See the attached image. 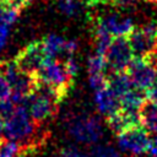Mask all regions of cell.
Returning a JSON list of instances; mask_svg holds the SVG:
<instances>
[{
    "label": "cell",
    "instance_id": "obj_22",
    "mask_svg": "<svg viewBox=\"0 0 157 157\" xmlns=\"http://www.w3.org/2000/svg\"><path fill=\"white\" fill-rule=\"evenodd\" d=\"M17 104L12 101V98H7V99H2L0 101V117L2 119H6L7 117H10L15 109H16Z\"/></svg>",
    "mask_w": 157,
    "mask_h": 157
},
{
    "label": "cell",
    "instance_id": "obj_27",
    "mask_svg": "<svg viewBox=\"0 0 157 157\" xmlns=\"http://www.w3.org/2000/svg\"><path fill=\"white\" fill-rule=\"evenodd\" d=\"M109 2L115 7L128 9V7H130L135 4V0H109Z\"/></svg>",
    "mask_w": 157,
    "mask_h": 157
},
{
    "label": "cell",
    "instance_id": "obj_2",
    "mask_svg": "<svg viewBox=\"0 0 157 157\" xmlns=\"http://www.w3.org/2000/svg\"><path fill=\"white\" fill-rule=\"evenodd\" d=\"M36 134V120L26 105H17L15 112L4 119V135L6 139L23 144L31 148V140Z\"/></svg>",
    "mask_w": 157,
    "mask_h": 157
},
{
    "label": "cell",
    "instance_id": "obj_6",
    "mask_svg": "<svg viewBox=\"0 0 157 157\" xmlns=\"http://www.w3.org/2000/svg\"><path fill=\"white\" fill-rule=\"evenodd\" d=\"M104 55L108 67L113 72H119L128 70L134 53L126 37H114Z\"/></svg>",
    "mask_w": 157,
    "mask_h": 157
},
{
    "label": "cell",
    "instance_id": "obj_33",
    "mask_svg": "<svg viewBox=\"0 0 157 157\" xmlns=\"http://www.w3.org/2000/svg\"><path fill=\"white\" fill-rule=\"evenodd\" d=\"M60 157H61V156H60Z\"/></svg>",
    "mask_w": 157,
    "mask_h": 157
},
{
    "label": "cell",
    "instance_id": "obj_19",
    "mask_svg": "<svg viewBox=\"0 0 157 157\" xmlns=\"http://www.w3.org/2000/svg\"><path fill=\"white\" fill-rule=\"evenodd\" d=\"M22 146L21 144L6 139L0 144V157H21Z\"/></svg>",
    "mask_w": 157,
    "mask_h": 157
},
{
    "label": "cell",
    "instance_id": "obj_31",
    "mask_svg": "<svg viewBox=\"0 0 157 157\" xmlns=\"http://www.w3.org/2000/svg\"><path fill=\"white\" fill-rule=\"evenodd\" d=\"M147 1H150V2H153V4H157V0H147Z\"/></svg>",
    "mask_w": 157,
    "mask_h": 157
},
{
    "label": "cell",
    "instance_id": "obj_28",
    "mask_svg": "<svg viewBox=\"0 0 157 157\" xmlns=\"http://www.w3.org/2000/svg\"><path fill=\"white\" fill-rule=\"evenodd\" d=\"M34 0H6L5 2H9V4H11V5H13V6H16V7H18L20 10L22 9V7H26V6H28L31 2H33Z\"/></svg>",
    "mask_w": 157,
    "mask_h": 157
},
{
    "label": "cell",
    "instance_id": "obj_16",
    "mask_svg": "<svg viewBox=\"0 0 157 157\" xmlns=\"http://www.w3.org/2000/svg\"><path fill=\"white\" fill-rule=\"evenodd\" d=\"M113 38L114 37L98 21L94 22V25H93V40H94V49L97 53L105 54Z\"/></svg>",
    "mask_w": 157,
    "mask_h": 157
},
{
    "label": "cell",
    "instance_id": "obj_1",
    "mask_svg": "<svg viewBox=\"0 0 157 157\" xmlns=\"http://www.w3.org/2000/svg\"><path fill=\"white\" fill-rule=\"evenodd\" d=\"M70 137L85 145H96L103 137L104 129L101 119L91 114H71L65 119Z\"/></svg>",
    "mask_w": 157,
    "mask_h": 157
},
{
    "label": "cell",
    "instance_id": "obj_11",
    "mask_svg": "<svg viewBox=\"0 0 157 157\" xmlns=\"http://www.w3.org/2000/svg\"><path fill=\"white\" fill-rule=\"evenodd\" d=\"M20 15V9L9 4V2H0V52L5 48L10 29L13 23L17 21Z\"/></svg>",
    "mask_w": 157,
    "mask_h": 157
},
{
    "label": "cell",
    "instance_id": "obj_4",
    "mask_svg": "<svg viewBox=\"0 0 157 157\" xmlns=\"http://www.w3.org/2000/svg\"><path fill=\"white\" fill-rule=\"evenodd\" d=\"M134 55L150 58L157 52V21H150L128 36Z\"/></svg>",
    "mask_w": 157,
    "mask_h": 157
},
{
    "label": "cell",
    "instance_id": "obj_5",
    "mask_svg": "<svg viewBox=\"0 0 157 157\" xmlns=\"http://www.w3.org/2000/svg\"><path fill=\"white\" fill-rule=\"evenodd\" d=\"M128 75L136 88L146 92L157 82V65L151 58L136 56L128 67Z\"/></svg>",
    "mask_w": 157,
    "mask_h": 157
},
{
    "label": "cell",
    "instance_id": "obj_14",
    "mask_svg": "<svg viewBox=\"0 0 157 157\" xmlns=\"http://www.w3.org/2000/svg\"><path fill=\"white\" fill-rule=\"evenodd\" d=\"M145 98H146V94H144L141 90L134 87L123 97H120L121 109L128 112H140L141 107L145 103Z\"/></svg>",
    "mask_w": 157,
    "mask_h": 157
},
{
    "label": "cell",
    "instance_id": "obj_32",
    "mask_svg": "<svg viewBox=\"0 0 157 157\" xmlns=\"http://www.w3.org/2000/svg\"><path fill=\"white\" fill-rule=\"evenodd\" d=\"M134 157H136V156H134Z\"/></svg>",
    "mask_w": 157,
    "mask_h": 157
},
{
    "label": "cell",
    "instance_id": "obj_25",
    "mask_svg": "<svg viewBox=\"0 0 157 157\" xmlns=\"http://www.w3.org/2000/svg\"><path fill=\"white\" fill-rule=\"evenodd\" d=\"M61 157H92L91 155H87L83 151H80L76 147H66L61 152Z\"/></svg>",
    "mask_w": 157,
    "mask_h": 157
},
{
    "label": "cell",
    "instance_id": "obj_17",
    "mask_svg": "<svg viewBox=\"0 0 157 157\" xmlns=\"http://www.w3.org/2000/svg\"><path fill=\"white\" fill-rule=\"evenodd\" d=\"M56 6L58 10L66 17H75L82 10V5L78 0H58Z\"/></svg>",
    "mask_w": 157,
    "mask_h": 157
},
{
    "label": "cell",
    "instance_id": "obj_3",
    "mask_svg": "<svg viewBox=\"0 0 157 157\" xmlns=\"http://www.w3.org/2000/svg\"><path fill=\"white\" fill-rule=\"evenodd\" d=\"M34 76L38 81L58 90L63 96L67 93L69 87L72 82V77L69 75L65 64L60 63L58 59L52 58H45L39 71Z\"/></svg>",
    "mask_w": 157,
    "mask_h": 157
},
{
    "label": "cell",
    "instance_id": "obj_10",
    "mask_svg": "<svg viewBox=\"0 0 157 157\" xmlns=\"http://www.w3.org/2000/svg\"><path fill=\"white\" fill-rule=\"evenodd\" d=\"M93 101H94V105L97 110L105 118L115 114L117 112L121 109L120 98L108 86L102 90L94 91Z\"/></svg>",
    "mask_w": 157,
    "mask_h": 157
},
{
    "label": "cell",
    "instance_id": "obj_18",
    "mask_svg": "<svg viewBox=\"0 0 157 157\" xmlns=\"http://www.w3.org/2000/svg\"><path fill=\"white\" fill-rule=\"evenodd\" d=\"M107 67H108V64H107L104 54H99V53L96 52L94 54L88 56V59H87V71H88V74L104 72Z\"/></svg>",
    "mask_w": 157,
    "mask_h": 157
},
{
    "label": "cell",
    "instance_id": "obj_12",
    "mask_svg": "<svg viewBox=\"0 0 157 157\" xmlns=\"http://www.w3.org/2000/svg\"><path fill=\"white\" fill-rule=\"evenodd\" d=\"M108 87L120 98L130 90H132L135 86L128 74H125L124 71H119V72H113L108 77Z\"/></svg>",
    "mask_w": 157,
    "mask_h": 157
},
{
    "label": "cell",
    "instance_id": "obj_15",
    "mask_svg": "<svg viewBox=\"0 0 157 157\" xmlns=\"http://www.w3.org/2000/svg\"><path fill=\"white\" fill-rule=\"evenodd\" d=\"M141 124L144 128L151 132H157V103L145 102L140 110Z\"/></svg>",
    "mask_w": 157,
    "mask_h": 157
},
{
    "label": "cell",
    "instance_id": "obj_26",
    "mask_svg": "<svg viewBox=\"0 0 157 157\" xmlns=\"http://www.w3.org/2000/svg\"><path fill=\"white\" fill-rule=\"evenodd\" d=\"M150 157H157V132H153L152 136H150L147 151Z\"/></svg>",
    "mask_w": 157,
    "mask_h": 157
},
{
    "label": "cell",
    "instance_id": "obj_20",
    "mask_svg": "<svg viewBox=\"0 0 157 157\" xmlns=\"http://www.w3.org/2000/svg\"><path fill=\"white\" fill-rule=\"evenodd\" d=\"M92 157H121L120 152L112 145L108 144H96L91 150Z\"/></svg>",
    "mask_w": 157,
    "mask_h": 157
},
{
    "label": "cell",
    "instance_id": "obj_24",
    "mask_svg": "<svg viewBox=\"0 0 157 157\" xmlns=\"http://www.w3.org/2000/svg\"><path fill=\"white\" fill-rule=\"evenodd\" d=\"M64 64H65V67H66V70H67L69 75L74 78V77L77 75L78 69H80L77 60L75 59V56H67V58H65Z\"/></svg>",
    "mask_w": 157,
    "mask_h": 157
},
{
    "label": "cell",
    "instance_id": "obj_23",
    "mask_svg": "<svg viewBox=\"0 0 157 157\" xmlns=\"http://www.w3.org/2000/svg\"><path fill=\"white\" fill-rule=\"evenodd\" d=\"M11 93H12L11 86H10L9 81L6 80L5 75L0 71V101L10 98L11 97Z\"/></svg>",
    "mask_w": 157,
    "mask_h": 157
},
{
    "label": "cell",
    "instance_id": "obj_7",
    "mask_svg": "<svg viewBox=\"0 0 157 157\" xmlns=\"http://www.w3.org/2000/svg\"><path fill=\"white\" fill-rule=\"evenodd\" d=\"M148 140L150 136L145 129L141 126H134L118 135V147L123 152L139 156L147 151Z\"/></svg>",
    "mask_w": 157,
    "mask_h": 157
},
{
    "label": "cell",
    "instance_id": "obj_9",
    "mask_svg": "<svg viewBox=\"0 0 157 157\" xmlns=\"http://www.w3.org/2000/svg\"><path fill=\"white\" fill-rule=\"evenodd\" d=\"M97 21L113 36V37H126L129 36L135 26L131 17L121 16L119 13H110L97 18Z\"/></svg>",
    "mask_w": 157,
    "mask_h": 157
},
{
    "label": "cell",
    "instance_id": "obj_29",
    "mask_svg": "<svg viewBox=\"0 0 157 157\" xmlns=\"http://www.w3.org/2000/svg\"><path fill=\"white\" fill-rule=\"evenodd\" d=\"M107 2H109V0H87V4L92 6L99 5V4H107Z\"/></svg>",
    "mask_w": 157,
    "mask_h": 157
},
{
    "label": "cell",
    "instance_id": "obj_13",
    "mask_svg": "<svg viewBox=\"0 0 157 157\" xmlns=\"http://www.w3.org/2000/svg\"><path fill=\"white\" fill-rule=\"evenodd\" d=\"M65 42H66V39L59 34H55V33L47 34L42 40L45 58L56 59L59 55H64Z\"/></svg>",
    "mask_w": 157,
    "mask_h": 157
},
{
    "label": "cell",
    "instance_id": "obj_30",
    "mask_svg": "<svg viewBox=\"0 0 157 157\" xmlns=\"http://www.w3.org/2000/svg\"><path fill=\"white\" fill-rule=\"evenodd\" d=\"M2 134H4V119L0 117V139H1Z\"/></svg>",
    "mask_w": 157,
    "mask_h": 157
},
{
    "label": "cell",
    "instance_id": "obj_8",
    "mask_svg": "<svg viewBox=\"0 0 157 157\" xmlns=\"http://www.w3.org/2000/svg\"><path fill=\"white\" fill-rule=\"evenodd\" d=\"M15 60L23 71L36 75L39 71L43 61L45 60V54L43 50L42 42L36 40L27 44L23 49L18 52Z\"/></svg>",
    "mask_w": 157,
    "mask_h": 157
},
{
    "label": "cell",
    "instance_id": "obj_21",
    "mask_svg": "<svg viewBox=\"0 0 157 157\" xmlns=\"http://www.w3.org/2000/svg\"><path fill=\"white\" fill-rule=\"evenodd\" d=\"M88 85L93 91L102 90L108 86V77L104 75V72H96L90 74L88 76Z\"/></svg>",
    "mask_w": 157,
    "mask_h": 157
}]
</instances>
